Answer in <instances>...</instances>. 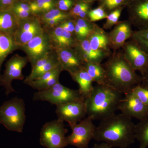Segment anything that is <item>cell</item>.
Instances as JSON below:
<instances>
[{
    "label": "cell",
    "instance_id": "cell-18",
    "mask_svg": "<svg viewBox=\"0 0 148 148\" xmlns=\"http://www.w3.org/2000/svg\"><path fill=\"white\" fill-rule=\"evenodd\" d=\"M87 38L93 50L108 54L112 53L108 33L97 24H95Z\"/></svg>",
    "mask_w": 148,
    "mask_h": 148
},
{
    "label": "cell",
    "instance_id": "cell-23",
    "mask_svg": "<svg viewBox=\"0 0 148 148\" xmlns=\"http://www.w3.org/2000/svg\"><path fill=\"white\" fill-rule=\"evenodd\" d=\"M14 37L0 32V76L1 67L9 54L18 49Z\"/></svg>",
    "mask_w": 148,
    "mask_h": 148
},
{
    "label": "cell",
    "instance_id": "cell-9",
    "mask_svg": "<svg viewBox=\"0 0 148 148\" xmlns=\"http://www.w3.org/2000/svg\"><path fill=\"white\" fill-rule=\"evenodd\" d=\"M44 31L39 18L34 15L29 18L19 19L18 28L14 39L18 49L32 39L42 34Z\"/></svg>",
    "mask_w": 148,
    "mask_h": 148
},
{
    "label": "cell",
    "instance_id": "cell-14",
    "mask_svg": "<svg viewBox=\"0 0 148 148\" xmlns=\"http://www.w3.org/2000/svg\"><path fill=\"white\" fill-rule=\"evenodd\" d=\"M125 95L118 107V110L121 111L122 114L140 121L147 117L148 106L142 103L131 91Z\"/></svg>",
    "mask_w": 148,
    "mask_h": 148
},
{
    "label": "cell",
    "instance_id": "cell-40",
    "mask_svg": "<svg viewBox=\"0 0 148 148\" xmlns=\"http://www.w3.org/2000/svg\"><path fill=\"white\" fill-rule=\"evenodd\" d=\"M143 85L148 88V68L145 74L143 76V81L142 84Z\"/></svg>",
    "mask_w": 148,
    "mask_h": 148
},
{
    "label": "cell",
    "instance_id": "cell-20",
    "mask_svg": "<svg viewBox=\"0 0 148 148\" xmlns=\"http://www.w3.org/2000/svg\"><path fill=\"white\" fill-rule=\"evenodd\" d=\"M62 71L61 66H58L43 74L36 79L25 84L38 91L45 90L59 82V76Z\"/></svg>",
    "mask_w": 148,
    "mask_h": 148
},
{
    "label": "cell",
    "instance_id": "cell-2",
    "mask_svg": "<svg viewBox=\"0 0 148 148\" xmlns=\"http://www.w3.org/2000/svg\"><path fill=\"white\" fill-rule=\"evenodd\" d=\"M102 66L106 73L107 84L122 94L130 92L133 88L143 82V77L132 69L121 49L112 52Z\"/></svg>",
    "mask_w": 148,
    "mask_h": 148
},
{
    "label": "cell",
    "instance_id": "cell-31",
    "mask_svg": "<svg viewBox=\"0 0 148 148\" xmlns=\"http://www.w3.org/2000/svg\"><path fill=\"white\" fill-rule=\"evenodd\" d=\"M131 92L142 103L148 106V88L142 84L138 85L132 88Z\"/></svg>",
    "mask_w": 148,
    "mask_h": 148
},
{
    "label": "cell",
    "instance_id": "cell-33",
    "mask_svg": "<svg viewBox=\"0 0 148 148\" xmlns=\"http://www.w3.org/2000/svg\"><path fill=\"white\" fill-rule=\"evenodd\" d=\"M74 19L76 24L88 35L92 31L95 26V23L91 22L87 18H75Z\"/></svg>",
    "mask_w": 148,
    "mask_h": 148
},
{
    "label": "cell",
    "instance_id": "cell-1",
    "mask_svg": "<svg viewBox=\"0 0 148 148\" xmlns=\"http://www.w3.org/2000/svg\"><path fill=\"white\" fill-rule=\"evenodd\" d=\"M135 126L131 118L115 114L101 121L93 139L107 143L112 148H127L135 143Z\"/></svg>",
    "mask_w": 148,
    "mask_h": 148
},
{
    "label": "cell",
    "instance_id": "cell-8",
    "mask_svg": "<svg viewBox=\"0 0 148 148\" xmlns=\"http://www.w3.org/2000/svg\"><path fill=\"white\" fill-rule=\"evenodd\" d=\"M92 121L91 118L87 116L79 123L69 125L72 132L66 137L68 145L77 148H88L96 127Z\"/></svg>",
    "mask_w": 148,
    "mask_h": 148
},
{
    "label": "cell",
    "instance_id": "cell-32",
    "mask_svg": "<svg viewBox=\"0 0 148 148\" xmlns=\"http://www.w3.org/2000/svg\"><path fill=\"white\" fill-rule=\"evenodd\" d=\"M108 13L101 6L93 10H90L88 14V18L91 22L100 21L108 17Z\"/></svg>",
    "mask_w": 148,
    "mask_h": 148
},
{
    "label": "cell",
    "instance_id": "cell-34",
    "mask_svg": "<svg viewBox=\"0 0 148 148\" xmlns=\"http://www.w3.org/2000/svg\"><path fill=\"white\" fill-rule=\"evenodd\" d=\"M89 7H90L89 3L85 2L82 0L76 3L72 9L69 12L70 17L75 18L84 10Z\"/></svg>",
    "mask_w": 148,
    "mask_h": 148
},
{
    "label": "cell",
    "instance_id": "cell-7",
    "mask_svg": "<svg viewBox=\"0 0 148 148\" xmlns=\"http://www.w3.org/2000/svg\"><path fill=\"white\" fill-rule=\"evenodd\" d=\"M28 62L27 56H22L18 54H14L6 62L3 74L0 76V86L5 89L6 95L8 96L11 92L16 91L12 87V83L14 80L24 79L22 70Z\"/></svg>",
    "mask_w": 148,
    "mask_h": 148
},
{
    "label": "cell",
    "instance_id": "cell-42",
    "mask_svg": "<svg viewBox=\"0 0 148 148\" xmlns=\"http://www.w3.org/2000/svg\"><path fill=\"white\" fill-rule=\"evenodd\" d=\"M18 1H22L27 2L30 3L32 0H18Z\"/></svg>",
    "mask_w": 148,
    "mask_h": 148
},
{
    "label": "cell",
    "instance_id": "cell-5",
    "mask_svg": "<svg viewBox=\"0 0 148 148\" xmlns=\"http://www.w3.org/2000/svg\"><path fill=\"white\" fill-rule=\"evenodd\" d=\"M82 99L78 90L66 87L59 82L45 90L37 91L33 96L34 101H47L56 106Z\"/></svg>",
    "mask_w": 148,
    "mask_h": 148
},
{
    "label": "cell",
    "instance_id": "cell-27",
    "mask_svg": "<svg viewBox=\"0 0 148 148\" xmlns=\"http://www.w3.org/2000/svg\"><path fill=\"white\" fill-rule=\"evenodd\" d=\"M37 16L39 18L41 24L45 21L55 18L66 19L70 17L69 12L62 11L56 8L52 9L47 12Z\"/></svg>",
    "mask_w": 148,
    "mask_h": 148
},
{
    "label": "cell",
    "instance_id": "cell-17",
    "mask_svg": "<svg viewBox=\"0 0 148 148\" xmlns=\"http://www.w3.org/2000/svg\"><path fill=\"white\" fill-rule=\"evenodd\" d=\"M132 26L128 20L119 21L108 33L111 49L113 51L121 49L125 42L130 39L133 32Z\"/></svg>",
    "mask_w": 148,
    "mask_h": 148
},
{
    "label": "cell",
    "instance_id": "cell-6",
    "mask_svg": "<svg viewBox=\"0 0 148 148\" xmlns=\"http://www.w3.org/2000/svg\"><path fill=\"white\" fill-rule=\"evenodd\" d=\"M68 130L64 122L57 119L46 123L40 133V145L47 148H64L68 145L66 136Z\"/></svg>",
    "mask_w": 148,
    "mask_h": 148
},
{
    "label": "cell",
    "instance_id": "cell-15",
    "mask_svg": "<svg viewBox=\"0 0 148 148\" xmlns=\"http://www.w3.org/2000/svg\"><path fill=\"white\" fill-rule=\"evenodd\" d=\"M44 29L48 35L51 48L54 51L68 48H75L77 44L78 40L76 37L60 26Z\"/></svg>",
    "mask_w": 148,
    "mask_h": 148
},
{
    "label": "cell",
    "instance_id": "cell-39",
    "mask_svg": "<svg viewBox=\"0 0 148 148\" xmlns=\"http://www.w3.org/2000/svg\"><path fill=\"white\" fill-rule=\"evenodd\" d=\"M91 148H112L107 143H102L100 144H95Z\"/></svg>",
    "mask_w": 148,
    "mask_h": 148
},
{
    "label": "cell",
    "instance_id": "cell-35",
    "mask_svg": "<svg viewBox=\"0 0 148 148\" xmlns=\"http://www.w3.org/2000/svg\"><path fill=\"white\" fill-rule=\"evenodd\" d=\"M73 0H56V8L64 12L70 11L75 5Z\"/></svg>",
    "mask_w": 148,
    "mask_h": 148
},
{
    "label": "cell",
    "instance_id": "cell-3",
    "mask_svg": "<svg viewBox=\"0 0 148 148\" xmlns=\"http://www.w3.org/2000/svg\"><path fill=\"white\" fill-rule=\"evenodd\" d=\"M122 93L108 84H97L85 100L86 113L93 120L101 121L115 114Z\"/></svg>",
    "mask_w": 148,
    "mask_h": 148
},
{
    "label": "cell",
    "instance_id": "cell-4",
    "mask_svg": "<svg viewBox=\"0 0 148 148\" xmlns=\"http://www.w3.org/2000/svg\"><path fill=\"white\" fill-rule=\"evenodd\" d=\"M24 100L14 97L0 106V124L10 131L23 132L26 120Z\"/></svg>",
    "mask_w": 148,
    "mask_h": 148
},
{
    "label": "cell",
    "instance_id": "cell-19",
    "mask_svg": "<svg viewBox=\"0 0 148 148\" xmlns=\"http://www.w3.org/2000/svg\"><path fill=\"white\" fill-rule=\"evenodd\" d=\"M75 49L83 61L84 64L88 62L101 63L104 59L108 58L111 54H108L93 50L90 46L87 38L78 40Z\"/></svg>",
    "mask_w": 148,
    "mask_h": 148
},
{
    "label": "cell",
    "instance_id": "cell-11",
    "mask_svg": "<svg viewBox=\"0 0 148 148\" xmlns=\"http://www.w3.org/2000/svg\"><path fill=\"white\" fill-rule=\"evenodd\" d=\"M56 113L58 119L67 122L69 125L76 124L87 115L85 100L82 99L56 106Z\"/></svg>",
    "mask_w": 148,
    "mask_h": 148
},
{
    "label": "cell",
    "instance_id": "cell-16",
    "mask_svg": "<svg viewBox=\"0 0 148 148\" xmlns=\"http://www.w3.org/2000/svg\"><path fill=\"white\" fill-rule=\"evenodd\" d=\"M63 71L74 73L83 66L84 62L75 48H68L55 51Z\"/></svg>",
    "mask_w": 148,
    "mask_h": 148
},
{
    "label": "cell",
    "instance_id": "cell-41",
    "mask_svg": "<svg viewBox=\"0 0 148 148\" xmlns=\"http://www.w3.org/2000/svg\"><path fill=\"white\" fill-rule=\"evenodd\" d=\"M82 1H84L85 2L89 3L92 2L94 1H97V0H82Z\"/></svg>",
    "mask_w": 148,
    "mask_h": 148
},
{
    "label": "cell",
    "instance_id": "cell-37",
    "mask_svg": "<svg viewBox=\"0 0 148 148\" xmlns=\"http://www.w3.org/2000/svg\"><path fill=\"white\" fill-rule=\"evenodd\" d=\"M18 0H0V11L11 10Z\"/></svg>",
    "mask_w": 148,
    "mask_h": 148
},
{
    "label": "cell",
    "instance_id": "cell-24",
    "mask_svg": "<svg viewBox=\"0 0 148 148\" xmlns=\"http://www.w3.org/2000/svg\"><path fill=\"white\" fill-rule=\"evenodd\" d=\"M93 82L100 85L107 84L106 73L102 64L96 62H88L83 65Z\"/></svg>",
    "mask_w": 148,
    "mask_h": 148
},
{
    "label": "cell",
    "instance_id": "cell-30",
    "mask_svg": "<svg viewBox=\"0 0 148 148\" xmlns=\"http://www.w3.org/2000/svg\"><path fill=\"white\" fill-rule=\"evenodd\" d=\"M101 6L107 12L127 5L128 0H101Z\"/></svg>",
    "mask_w": 148,
    "mask_h": 148
},
{
    "label": "cell",
    "instance_id": "cell-38",
    "mask_svg": "<svg viewBox=\"0 0 148 148\" xmlns=\"http://www.w3.org/2000/svg\"><path fill=\"white\" fill-rule=\"evenodd\" d=\"M75 35L77 39L78 40H81L87 38L88 34L80 28L75 22Z\"/></svg>",
    "mask_w": 148,
    "mask_h": 148
},
{
    "label": "cell",
    "instance_id": "cell-26",
    "mask_svg": "<svg viewBox=\"0 0 148 148\" xmlns=\"http://www.w3.org/2000/svg\"><path fill=\"white\" fill-rule=\"evenodd\" d=\"M130 40L137 44L148 55V29L133 31Z\"/></svg>",
    "mask_w": 148,
    "mask_h": 148
},
{
    "label": "cell",
    "instance_id": "cell-29",
    "mask_svg": "<svg viewBox=\"0 0 148 148\" xmlns=\"http://www.w3.org/2000/svg\"><path fill=\"white\" fill-rule=\"evenodd\" d=\"M30 6L32 13L36 16H39L50 10L56 8L54 4L40 3L34 2H31Z\"/></svg>",
    "mask_w": 148,
    "mask_h": 148
},
{
    "label": "cell",
    "instance_id": "cell-22",
    "mask_svg": "<svg viewBox=\"0 0 148 148\" xmlns=\"http://www.w3.org/2000/svg\"><path fill=\"white\" fill-rule=\"evenodd\" d=\"M18 21L19 19L11 10L0 11V32L14 37Z\"/></svg>",
    "mask_w": 148,
    "mask_h": 148
},
{
    "label": "cell",
    "instance_id": "cell-13",
    "mask_svg": "<svg viewBox=\"0 0 148 148\" xmlns=\"http://www.w3.org/2000/svg\"><path fill=\"white\" fill-rule=\"evenodd\" d=\"M128 21L138 30L148 29V0H128Z\"/></svg>",
    "mask_w": 148,
    "mask_h": 148
},
{
    "label": "cell",
    "instance_id": "cell-21",
    "mask_svg": "<svg viewBox=\"0 0 148 148\" xmlns=\"http://www.w3.org/2000/svg\"><path fill=\"white\" fill-rule=\"evenodd\" d=\"M74 81L79 85L78 91L83 99L85 100L90 95L93 88V81L83 66L79 70L71 74Z\"/></svg>",
    "mask_w": 148,
    "mask_h": 148
},
{
    "label": "cell",
    "instance_id": "cell-25",
    "mask_svg": "<svg viewBox=\"0 0 148 148\" xmlns=\"http://www.w3.org/2000/svg\"><path fill=\"white\" fill-rule=\"evenodd\" d=\"M135 138L139 142V148L148 147V116L135 125Z\"/></svg>",
    "mask_w": 148,
    "mask_h": 148
},
{
    "label": "cell",
    "instance_id": "cell-28",
    "mask_svg": "<svg viewBox=\"0 0 148 148\" xmlns=\"http://www.w3.org/2000/svg\"><path fill=\"white\" fill-rule=\"evenodd\" d=\"M123 7H120L113 10L108 14L106 21L103 24V28L106 30L110 29L119 22V19Z\"/></svg>",
    "mask_w": 148,
    "mask_h": 148
},
{
    "label": "cell",
    "instance_id": "cell-36",
    "mask_svg": "<svg viewBox=\"0 0 148 148\" xmlns=\"http://www.w3.org/2000/svg\"><path fill=\"white\" fill-rule=\"evenodd\" d=\"M58 26H60L67 32L75 35V21L74 18L70 17L65 19Z\"/></svg>",
    "mask_w": 148,
    "mask_h": 148
},
{
    "label": "cell",
    "instance_id": "cell-10",
    "mask_svg": "<svg viewBox=\"0 0 148 148\" xmlns=\"http://www.w3.org/2000/svg\"><path fill=\"white\" fill-rule=\"evenodd\" d=\"M20 49L26 53L32 67L37 61L53 51L45 29L42 34L33 38Z\"/></svg>",
    "mask_w": 148,
    "mask_h": 148
},
{
    "label": "cell",
    "instance_id": "cell-12",
    "mask_svg": "<svg viewBox=\"0 0 148 148\" xmlns=\"http://www.w3.org/2000/svg\"><path fill=\"white\" fill-rule=\"evenodd\" d=\"M132 69L144 76L148 68V55L132 40H127L121 49Z\"/></svg>",
    "mask_w": 148,
    "mask_h": 148
}]
</instances>
